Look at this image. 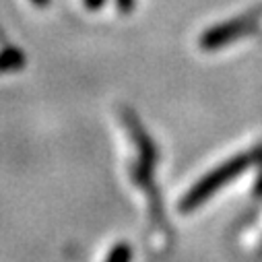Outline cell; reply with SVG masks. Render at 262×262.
<instances>
[{
	"mask_svg": "<svg viewBox=\"0 0 262 262\" xmlns=\"http://www.w3.org/2000/svg\"><path fill=\"white\" fill-rule=\"evenodd\" d=\"M256 157V153H242V155H235L231 159H227L223 165L215 167L213 171H209L207 176H203L199 182H196L186 194H184V199L180 201V211L182 213H192L194 209H199L203 203H207L211 196L227 186L231 180H235L237 176H242L248 165L252 163V159Z\"/></svg>",
	"mask_w": 262,
	"mask_h": 262,
	"instance_id": "obj_1",
	"label": "cell"
},
{
	"mask_svg": "<svg viewBox=\"0 0 262 262\" xmlns=\"http://www.w3.org/2000/svg\"><path fill=\"white\" fill-rule=\"evenodd\" d=\"M252 31H256V19H254V15H244V17L229 19L225 23H219V25L211 27L209 31H205L201 35L199 43L205 52H215V50H221V48L229 46L235 39H242V37L250 35Z\"/></svg>",
	"mask_w": 262,
	"mask_h": 262,
	"instance_id": "obj_2",
	"label": "cell"
},
{
	"mask_svg": "<svg viewBox=\"0 0 262 262\" xmlns=\"http://www.w3.org/2000/svg\"><path fill=\"white\" fill-rule=\"evenodd\" d=\"M120 116L128 128V135L133 139L135 147H137V153H139V163L155 169L157 167V159H159V151H157V145L153 143V139L149 137L147 128L143 126L141 118L130 110V107H120Z\"/></svg>",
	"mask_w": 262,
	"mask_h": 262,
	"instance_id": "obj_3",
	"label": "cell"
},
{
	"mask_svg": "<svg viewBox=\"0 0 262 262\" xmlns=\"http://www.w3.org/2000/svg\"><path fill=\"white\" fill-rule=\"evenodd\" d=\"M25 67V54L17 48L0 50V73H15Z\"/></svg>",
	"mask_w": 262,
	"mask_h": 262,
	"instance_id": "obj_4",
	"label": "cell"
},
{
	"mask_svg": "<svg viewBox=\"0 0 262 262\" xmlns=\"http://www.w3.org/2000/svg\"><path fill=\"white\" fill-rule=\"evenodd\" d=\"M130 260H133V248H130L128 242H118L105 258V262H130Z\"/></svg>",
	"mask_w": 262,
	"mask_h": 262,
	"instance_id": "obj_5",
	"label": "cell"
},
{
	"mask_svg": "<svg viewBox=\"0 0 262 262\" xmlns=\"http://www.w3.org/2000/svg\"><path fill=\"white\" fill-rule=\"evenodd\" d=\"M135 5H137V0H116V7L122 15H130L135 11Z\"/></svg>",
	"mask_w": 262,
	"mask_h": 262,
	"instance_id": "obj_6",
	"label": "cell"
},
{
	"mask_svg": "<svg viewBox=\"0 0 262 262\" xmlns=\"http://www.w3.org/2000/svg\"><path fill=\"white\" fill-rule=\"evenodd\" d=\"M83 5H85L89 11H99V9L105 5V0H83Z\"/></svg>",
	"mask_w": 262,
	"mask_h": 262,
	"instance_id": "obj_7",
	"label": "cell"
},
{
	"mask_svg": "<svg viewBox=\"0 0 262 262\" xmlns=\"http://www.w3.org/2000/svg\"><path fill=\"white\" fill-rule=\"evenodd\" d=\"M256 155H258V161H260V167H262V149H258ZM256 194L262 196V171H260V180H258V184H256Z\"/></svg>",
	"mask_w": 262,
	"mask_h": 262,
	"instance_id": "obj_8",
	"label": "cell"
},
{
	"mask_svg": "<svg viewBox=\"0 0 262 262\" xmlns=\"http://www.w3.org/2000/svg\"><path fill=\"white\" fill-rule=\"evenodd\" d=\"M31 3H33L35 7H48L50 0H31Z\"/></svg>",
	"mask_w": 262,
	"mask_h": 262,
	"instance_id": "obj_9",
	"label": "cell"
}]
</instances>
